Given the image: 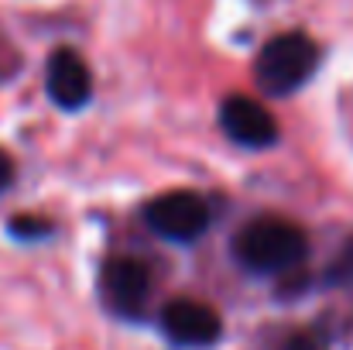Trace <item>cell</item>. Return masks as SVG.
I'll return each instance as SVG.
<instances>
[{
    "instance_id": "obj_4",
    "label": "cell",
    "mask_w": 353,
    "mask_h": 350,
    "mask_svg": "<svg viewBox=\"0 0 353 350\" xmlns=\"http://www.w3.org/2000/svg\"><path fill=\"white\" fill-rule=\"evenodd\" d=\"M100 295L120 320H141L151 299V271L137 257H110L100 271Z\"/></svg>"
},
{
    "instance_id": "obj_3",
    "label": "cell",
    "mask_w": 353,
    "mask_h": 350,
    "mask_svg": "<svg viewBox=\"0 0 353 350\" xmlns=\"http://www.w3.org/2000/svg\"><path fill=\"white\" fill-rule=\"evenodd\" d=\"M144 224L172 244H192L210 231V203L199 193H161L144 206Z\"/></svg>"
},
{
    "instance_id": "obj_9",
    "label": "cell",
    "mask_w": 353,
    "mask_h": 350,
    "mask_svg": "<svg viewBox=\"0 0 353 350\" xmlns=\"http://www.w3.org/2000/svg\"><path fill=\"white\" fill-rule=\"evenodd\" d=\"M10 233L21 237V240H41V237L52 233V220H45V217H31V213H21V217L10 220Z\"/></svg>"
},
{
    "instance_id": "obj_8",
    "label": "cell",
    "mask_w": 353,
    "mask_h": 350,
    "mask_svg": "<svg viewBox=\"0 0 353 350\" xmlns=\"http://www.w3.org/2000/svg\"><path fill=\"white\" fill-rule=\"evenodd\" d=\"M323 282H326V285H336V289H350L353 285V237L340 247V254L326 264Z\"/></svg>"
},
{
    "instance_id": "obj_2",
    "label": "cell",
    "mask_w": 353,
    "mask_h": 350,
    "mask_svg": "<svg viewBox=\"0 0 353 350\" xmlns=\"http://www.w3.org/2000/svg\"><path fill=\"white\" fill-rule=\"evenodd\" d=\"M319 45L305 31H281L264 41L254 62V79L268 97H292L299 93L312 72L319 69Z\"/></svg>"
},
{
    "instance_id": "obj_11",
    "label": "cell",
    "mask_w": 353,
    "mask_h": 350,
    "mask_svg": "<svg viewBox=\"0 0 353 350\" xmlns=\"http://www.w3.org/2000/svg\"><path fill=\"white\" fill-rule=\"evenodd\" d=\"M14 175H17V165H14L10 151H3V148H0V193H3V189H10Z\"/></svg>"
},
{
    "instance_id": "obj_7",
    "label": "cell",
    "mask_w": 353,
    "mask_h": 350,
    "mask_svg": "<svg viewBox=\"0 0 353 350\" xmlns=\"http://www.w3.org/2000/svg\"><path fill=\"white\" fill-rule=\"evenodd\" d=\"M220 127L230 141L243 144V148H271L281 134L278 120L271 117V110L264 104H257L250 97H240V93L227 97L220 104Z\"/></svg>"
},
{
    "instance_id": "obj_1",
    "label": "cell",
    "mask_w": 353,
    "mask_h": 350,
    "mask_svg": "<svg viewBox=\"0 0 353 350\" xmlns=\"http://www.w3.org/2000/svg\"><path fill=\"white\" fill-rule=\"evenodd\" d=\"M309 254V237L285 217H257L234 237V257L254 275H292Z\"/></svg>"
},
{
    "instance_id": "obj_5",
    "label": "cell",
    "mask_w": 353,
    "mask_h": 350,
    "mask_svg": "<svg viewBox=\"0 0 353 350\" xmlns=\"http://www.w3.org/2000/svg\"><path fill=\"white\" fill-rule=\"evenodd\" d=\"M45 93L59 110H83L93 100V72L76 48H55L48 55Z\"/></svg>"
},
{
    "instance_id": "obj_6",
    "label": "cell",
    "mask_w": 353,
    "mask_h": 350,
    "mask_svg": "<svg viewBox=\"0 0 353 350\" xmlns=\"http://www.w3.org/2000/svg\"><path fill=\"white\" fill-rule=\"evenodd\" d=\"M161 333L179 347H213L223 337V320L199 299H175L161 309Z\"/></svg>"
},
{
    "instance_id": "obj_10",
    "label": "cell",
    "mask_w": 353,
    "mask_h": 350,
    "mask_svg": "<svg viewBox=\"0 0 353 350\" xmlns=\"http://www.w3.org/2000/svg\"><path fill=\"white\" fill-rule=\"evenodd\" d=\"M274 350H330L326 347V337L319 330H292L281 337V344Z\"/></svg>"
}]
</instances>
